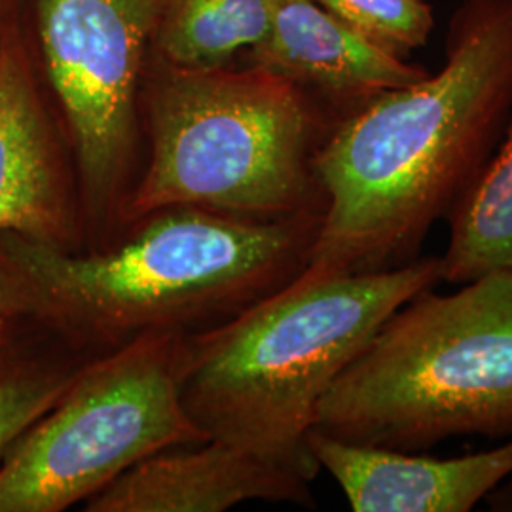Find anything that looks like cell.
Wrapping results in <instances>:
<instances>
[{
  "label": "cell",
  "instance_id": "e0dca14e",
  "mask_svg": "<svg viewBox=\"0 0 512 512\" xmlns=\"http://www.w3.org/2000/svg\"><path fill=\"white\" fill-rule=\"evenodd\" d=\"M10 315H16V311H14V306H12V294H10V289H8L6 275H4V270L0 266V321L10 317Z\"/></svg>",
  "mask_w": 512,
  "mask_h": 512
},
{
  "label": "cell",
  "instance_id": "52a82bcc",
  "mask_svg": "<svg viewBox=\"0 0 512 512\" xmlns=\"http://www.w3.org/2000/svg\"><path fill=\"white\" fill-rule=\"evenodd\" d=\"M165 0H37L44 67L71 129L88 211L120 203L147 44Z\"/></svg>",
  "mask_w": 512,
  "mask_h": 512
},
{
  "label": "cell",
  "instance_id": "8992f818",
  "mask_svg": "<svg viewBox=\"0 0 512 512\" xmlns=\"http://www.w3.org/2000/svg\"><path fill=\"white\" fill-rule=\"evenodd\" d=\"M186 336L158 330L80 366L0 461V512H61L143 459L209 440L183 401Z\"/></svg>",
  "mask_w": 512,
  "mask_h": 512
},
{
  "label": "cell",
  "instance_id": "2e32d148",
  "mask_svg": "<svg viewBox=\"0 0 512 512\" xmlns=\"http://www.w3.org/2000/svg\"><path fill=\"white\" fill-rule=\"evenodd\" d=\"M486 503L495 512H512V476L488 495Z\"/></svg>",
  "mask_w": 512,
  "mask_h": 512
},
{
  "label": "cell",
  "instance_id": "7a4b0ae2",
  "mask_svg": "<svg viewBox=\"0 0 512 512\" xmlns=\"http://www.w3.org/2000/svg\"><path fill=\"white\" fill-rule=\"evenodd\" d=\"M321 215L251 219L171 207L92 255L0 232V266L16 313L67 344L118 348L287 285L306 268Z\"/></svg>",
  "mask_w": 512,
  "mask_h": 512
},
{
  "label": "cell",
  "instance_id": "277c9868",
  "mask_svg": "<svg viewBox=\"0 0 512 512\" xmlns=\"http://www.w3.org/2000/svg\"><path fill=\"white\" fill-rule=\"evenodd\" d=\"M313 429L403 452L512 437V272L408 300L330 385Z\"/></svg>",
  "mask_w": 512,
  "mask_h": 512
},
{
  "label": "cell",
  "instance_id": "4fadbf2b",
  "mask_svg": "<svg viewBox=\"0 0 512 512\" xmlns=\"http://www.w3.org/2000/svg\"><path fill=\"white\" fill-rule=\"evenodd\" d=\"M450 217V241L440 256L442 281L463 285L512 272V112L492 158Z\"/></svg>",
  "mask_w": 512,
  "mask_h": 512
},
{
  "label": "cell",
  "instance_id": "9c48e42d",
  "mask_svg": "<svg viewBox=\"0 0 512 512\" xmlns=\"http://www.w3.org/2000/svg\"><path fill=\"white\" fill-rule=\"evenodd\" d=\"M310 478L226 440L154 454L86 501L88 512H224L245 501L313 505Z\"/></svg>",
  "mask_w": 512,
  "mask_h": 512
},
{
  "label": "cell",
  "instance_id": "9a60e30c",
  "mask_svg": "<svg viewBox=\"0 0 512 512\" xmlns=\"http://www.w3.org/2000/svg\"><path fill=\"white\" fill-rule=\"evenodd\" d=\"M353 31L391 54L406 57L425 46L433 10L425 0H317Z\"/></svg>",
  "mask_w": 512,
  "mask_h": 512
},
{
  "label": "cell",
  "instance_id": "7c38bea8",
  "mask_svg": "<svg viewBox=\"0 0 512 512\" xmlns=\"http://www.w3.org/2000/svg\"><path fill=\"white\" fill-rule=\"evenodd\" d=\"M63 342L29 315L0 321V461L73 384L80 366Z\"/></svg>",
  "mask_w": 512,
  "mask_h": 512
},
{
  "label": "cell",
  "instance_id": "6da1fadb",
  "mask_svg": "<svg viewBox=\"0 0 512 512\" xmlns=\"http://www.w3.org/2000/svg\"><path fill=\"white\" fill-rule=\"evenodd\" d=\"M512 112V0H463L439 73L359 105L317 148L323 215L304 274L418 258L499 145Z\"/></svg>",
  "mask_w": 512,
  "mask_h": 512
},
{
  "label": "cell",
  "instance_id": "30bf717a",
  "mask_svg": "<svg viewBox=\"0 0 512 512\" xmlns=\"http://www.w3.org/2000/svg\"><path fill=\"white\" fill-rule=\"evenodd\" d=\"M308 448L355 512H469L512 476V437L484 452L429 458L311 429Z\"/></svg>",
  "mask_w": 512,
  "mask_h": 512
},
{
  "label": "cell",
  "instance_id": "5b68a950",
  "mask_svg": "<svg viewBox=\"0 0 512 512\" xmlns=\"http://www.w3.org/2000/svg\"><path fill=\"white\" fill-rule=\"evenodd\" d=\"M317 118L302 86L281 74L167 65L150 95L152 152L122 217L171 207L251 219L323 209L311 141Z\"/></svg>",
  "mask_w": 512,
  "mask_h": 512
},
{
  "label": "cell",
  "instance_id": "ba28073f",
  "mask_svg": "<svg viewBox=\"0 0 512 512\" xmlns=\"http://www.w3.org/2000/svg\"><path fill=\"white\" fill-rule=\"evenodd\" d=\"M0 232L63 249L80 232L71 181L16 27L0 29Z\"/></svg>",
  "mask_w": 512,
  "mask_h": 512
},
{
  "label": "cell",
  "instance_id": "5bb4252c",
  "mask_svg": "<svg viewBox=\"0 0 512 512\" xmlns=\"http://www.w3.org/2000/svg\"><path fill=\"white\" fill-rule=\"evenodd\" d=\"M268 27V0H165L152 42L169 67L219 69Z\"/></svg>",
  "mask_w": 512,
  "mask_h": 512
},
{
  "label": "cell",
  "instance_id": "3957f363",
  "mask_svg": "<svg viewBox=\"0 0 512 512\" xmlns=\"http://www.w3.org/2000/svg\"><path fill=\"white\" fill-rule=\"evenodd\" d=\"M442 283L440 256L363 274L300 272L200 336H186L183 401L209 439L315 478L321 399L385 321Z\"/></svg>",
  "mask_w": 512,
  "mask_h": 512
},
{
  "label": "cell",
  "instance_id": "8fae6325",
  "mask_svg": "<svg viewBox=\"0 0 512 512\" xmlns=\"http://www.w3.org/2000/svg\"><path fill=\"white\" fill-rule=\"evenodd\" d=\"M268 8L270 27L251 48L253 65L302 88L311 86L363 105L429 74L372 44L317 0H268Z\"/></svg>",
  "mask_w": 512,
  "mask_h": 512
}]
</instances>
